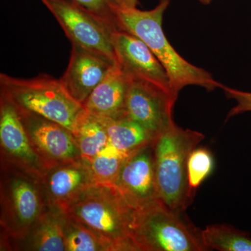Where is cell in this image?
I'll return each instance as SVG.
<instances>
[{
  "label": "cell",
  "mask_w": 251,
  "mask_h": 251,
  "mask_svg": "<svg viewBox=\"0 0 251 251\" xmlns=\"http://www.w3.org/2000/svg\"><path fill=\"white\" fill-rule=\"evenodd\" d=\"M169 4L170 0H159L156 7L149 11L117 5H112L111 10L117 28L140 38L161 63L169 76L175 100L186 86H200L208 92L221 88L222 84L214 80L211 74L185 60L167 39L162 22Z\"/></svg>",
  "instance_id": "1"
},
{
  "label": "cell",
  "mask_w": 251,
  "mask_h": 251,
  "mask_svg": "<svg viewBox=\"0 0 251 251\" xmlns=\"http://www.w3.org/2000/svg\"><path fill=\"white\" fill-rule=\"evenodd\" d=\"M136 212L113 185L92 183L64 214L97 234L108 251H140L134 235Z\"/></svg>",
  "instance_id": "2"
},
{
  "label": "cell",
  "mask_w": 251,
  "mask_h": 251,
  "mask_svg": "<svg viewBox=\"0 0 251 251\" xmlns=\"http://www.w3.org/2000/svg\"><path fill=\"white\" fill-rule=\"evenodd\" d=\"M204 138L202 133L173 124L153 143L155 173L160 201L181 214L193 200L188 180L190 154Z\"/></svg>",
  "instance_id": "3"
},
{
  "label": "cell",
  "mask_w": 251,
  "mask_h": 251,
  "mask_svg": "<svg viewBox=\"0 0 251 251\" xmlns=\"http://www.w3.org/2000/svg\"><path fill=\"white\" fill-rule=\"evenodd\" d=\"M1 96L16 108L58 123L72 133L83 105L68 93L59 79L48 75L18 78L0 74Z\"/></svg>",
  "instance_id": "4"
},
{
  "label": "cell",
  "mask_w": 251,
  "mask_h": 251,
  "mask_svg": "<svg viewBox=\"0 0 251 251\" xmlns=\"http://www.w3.org/2000/svg\"><path fill=\"white\" fill-rule=\"evenodd\" d=\"M1 227L4 237L23 240L48 209L40 178L1 163Z\"/></svg>",
  "instance_id": "5"
},
{
  "label": "cell",
  "mask_w": 251,
  "mask_h": 251,
  "mask_svg": "<svg viewBox=\"0 0 251 251\" xmlns=\"http://www.w3.org/2000/svg\"><path fill=\"white\" fill-rule=\"evenodd\" d=\"M135 239L140 251H205L201 231L162 203L137 211Z\"/></svg>",
  "instance_id": "6"
},
{
  "label": "cell",
  "mask_w": 251,
  "mask_h": 251,
  "mask_svg": "<svg viewBox=\"0 0 251 251\" xmlns=\"http://www.w3.org/2000/svg\"><path fill=\"white\" fill-rule=\"evenodd\" d=\"M73 45L117 63L112 34L116 26L73 0H41Z\"/></svg>",
  "instance_id": "7"
},
{
  "label": "cell",
  "mask_w": 251,
  "mask_h": 251,
  "mask_svg": "<svg viewBox=\"0 0 251 251\" xmlns=\"http://www.w3.org/2000/svg\"><path fill=\"white\" fill-rule=\"evenodd\" d=\"M17 110L33 148L49 169L82 160L76 140L70 130L36 114Z\"/></svg>",
  "instance_id": "8"
},
{
  "label": "cell",
  "mask_w": 251,
  "mask_h": 251,
  "mask_svg": "<svg viewBox=\"0 0 251 251\" xmlns=\"http://www.w3.org/2000/svg\"><path fill=\"white\" fill-rule=\"evenodd\" d=\"M0 145L1 163L41 179L49 169L33 148L17 108L2 96L0 98Z\"/></svg>",
  "instance_id": "9"
},
{
  "label": "cell",
  "mask_w": 251,
  "mask_h": 251,
  "mask_svg": "<svg viewBox=\"0 0 251 251\" xmlns=\"http://www.w3.org/2000/svg\"><path fill=\"white\" fill-rule=\"evenodd\" d=\"M126 111L128 118L139 124L156 140L174 121L173 97L147 81L128 77Z\"/></svg>",
  "instance_id": "10"
},
{
  "label": "cell",
  "mask_w": 251,
  "mask_h": 251,
  "mask_svg": "<svg viewBox=\"0 0 251 251\" xmlns=\"http://www.w3.org/2000/svg\"><path fill=\"white\" fill-rule=\"evenodd\" d=\"M153 143L130 153L113 184L137 211L161 203L157 190Z\"/></svg>",
  "instance_id": "11"
},
{
  "label": "cell",
  "mask_w": 251,
  "mask_h": 251,
  "mask_svg": "<svg viewBox=\"0 0 251 251\" xmlns=\"http://www.w3.org/2000/svg\"><path fill=\"white\" fill-rule=\"evenodd\" d=\"M112 41L117 64L127 77L147 81L173 97L168 73L143 41L119 28L112 32Z\"/></svg>",
  "instance_id": "12"
},
{
  "label": "cell",
  "mask_w": 251,
  "mask_h": 251,
  "mask_svg": "<svg viewBox=\"0 0 251 251\" xmlns=\"http://www.w3.org/2000/svg\"><path fill=\"white\" fill-rule=\"evenodd\" d=\"M115 64L102 56L72 44L67 70L59 80L68 93L83 105Z\"/></svg>",
  "instance_id": "13"
},
{
  "label": "cell",
  "mask_w": 251,
  "mask_h": 251,
  "mask_svg": "<svg viewBox=\"0 0 251 251\" xmlns=\"http://www.w3.org/2000/svg\"><path fill=\"white\" fill-rule=\"evenodd\" d=\"M41 181L48 207L63 213L94 183L90 165L83 160L49 168Z\"/></svg>",
  "instance_id": "14"
},
{
  "label": "cell",
  "mask_w": 251,
  "mask_h": 251,
  "mask_svg": "<svg viewBox=\"0 0 251 251\" xmlns=\"http://www.w3.org/2000/svg\"><path fill=\"white\" fill-rule=\"evenodd\" d=\"M128 77L118 64L112 67L83 104L89 113L99 120H115L126 117V103Z\"/></svg>",
  "instance_id": "15"
},
{
  "label": "cell",
  "mask_w": 251,
  "mask_h": 251,
  "mask_svg": "<svg viewBox=\"0 0 251 251\" xmlns=\"http://www.w3.org/2000/svg\"><path fill=\"white\" fill-rule=\"evenodd\" d=\"M67 216L48 207L27 237L21 242L27 251H65V224Z\"/></svg>",
  "instance_id": "16"
},
{
  "label": "cell",
  "mask_w": 251,
  "mask_h": 251,
  "mask_svg": "<svg viewBox=\"0 0 251 251\" xmlns=\"http://www.w3.org/2000/svg\"><path fill=\"white\" fill-rule=\"evenodd\" d=\"M98 120L106 130L109 143L124 152L133 153L154 142L148 130L127 116L115 120Z\"/></svg>",
  "instance_id": "17"
},
{
  "label": "cell",
  "mask_w": 251,
  "mask_h": 251,
  "mask_svg": "<svg viewBox=\"0 0 251 251\" xmlns=\"http://www.w3.org/2000/svg\"><path fill=\"white\" fill-rule=\"evenodd\" d=\"M72 133L82 159L89 165L94 157L109 143L108 134L101 122L86 110L79 117Z\"/></svg>",
  "instance_id": "18"
},
{
  "label": "cell",
  "mask_w": 251,
  "mask_h": 251,
  "mask_svg": "<svg viewBox=\"0 0 251 251\" xmlns=\"http://www.w3.org/2000/svg\"><path fill=\"white\" fill-rule=\"evenodd\" d=\"M204 247L207 250L251 251L249 234L224 225L208 226L201 231Z\"/></svg>",
  "instance_id": "19"
},
{
  "label": "cell",
  "mask_w": 251,
  "mask_h": 251,
  "mask_svg": "<svg viewBox=\"0 0 251 251\" xmlns=\"http://www.w3.org/2000/svg\"><path fill=\"white\" fill-rule=\"evenodd\" d=\"M130 154L120 151L109 143L90 163L94 183L113 185Z\"/></svg>",
  "instance_id": "20"
},
{
  "label": "cell",
  "mask_w": 251,
  "mask_h": 251,
  "mask_svg": "<svg viewBox=\"0 0 251 251\" xmlns=\"http://www.w3.org/2000/svg\"><path fill=\"white\" fill-rule=\"evenodd\" d=\"M65 251H108V249L97 234L67 216Z\"/></svg>",
  "instance_id": "21"
},
{
  "label": "cell",
  "mask_w": 251,
  "mask_h": 251,
  "mask_svg": "<svg viewBox=\"0 0 251 251\" xmlns=\"http://www.w3.org/2000/svg\"><path fill=\"white\" fill-rule=\"evenodd\" d=\"M214 167V157L207 149L197 147L191 153L188 161V180L193 197L198 187L210 176Z\"/></svg>",
  "instance_id": "22"
},
{
  "label": "cell",
  "mask_w": 251,
  "mask_h": 251,
  "mask_svg": "<svg viewBox=\"0 0 251 251\" xmlns=\"http://www.w3.org/2000/svg\"><path fill=\"white\" fill-rule=\"evenodd\" d=\"M221 89L224 90L227 98L234 99L237 101V105L227 114V120L244 112H251V92L234 90L224 85Z\"/></svg>",
  "instance_id": "23"
},
{
  "label": "cell",
  "mask_w": 251,
  "mask_h": 251,
  "mask_svg": "<svg viewBox=\"0 0 251 251\" xmlns=\"http://www.w3.org/2000/svg\"><path fill=\"white\" fill-rule=\"evenodd\" d=\"M73 1L78 3L81 6L90 10L94 14L98 15L100 17L117 27L111 10L112 5H116L117 0H73Z\"/></svg>",
  "instance_id": "24"
},
{
  "label": "cell",
  "mask_w": 251,
  "mask_h": 251,
  "mask_svg": "<svg viewBox=\"0 0 251 251\" xmlns=\"http://www.w3.org/2000/svg\"><path fill=\"white\" fill-rule=\"evenodd\" d=\"M138 0H117V6H124V7H137Z\"/></svg>",
  "instance_id": "25"
},
{
  "label": "cell",
  "mask_w": 251,
  "mask_h": 251,
  "mask_svg": "<svg viewBox=\"0 0 251 251\" xmlns=\"http://www.w3.org/2000/svg\"><path fill=\"white\" fill-rule=\"evenodd\" d=\"M199 1L203 4L207 5L210 4L211 1H212V0H199Z\"/></svg>",
  "instance_id": "26"
}]
</instances>
